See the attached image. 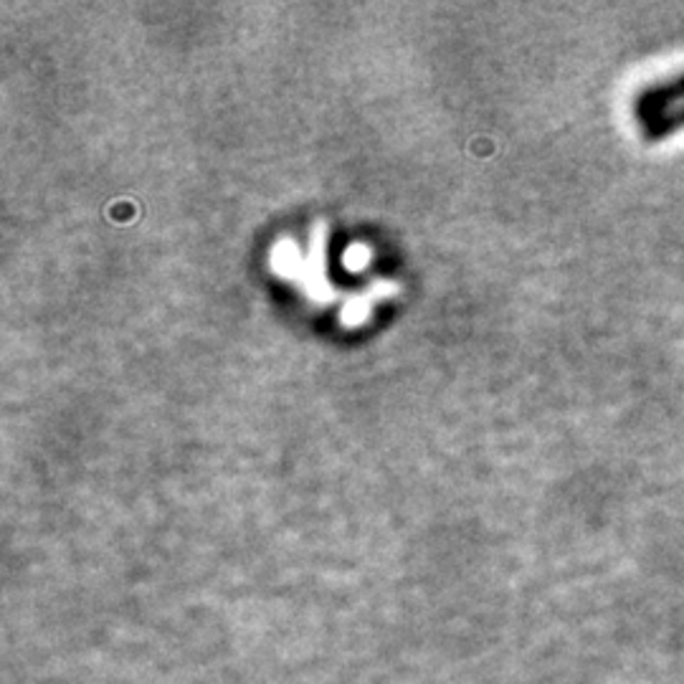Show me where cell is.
Instances as JSON below:
<instances>
[{"label": "cell", "mask_w": 684, "mask_h": 684, "mask_svg": "<svg viewBox=\"0 0 684 684\" xmlns=\"http://www.w3.org/2000/svg\"><path fill=\"white\" fill-rule=\"evenodd\" d=\"M396 295H398V285L391 279H375L373 285H367L357 295H350L345 302H342V310H340L342 328H357V324L367 322L375 304Z\"/></svg>", "instance_id": "3"}, {"label": "cell", "mask_w": 684, "mask_h": 684, "mask_svg": "<svg viewBox=\"0 0 684 684\" xmlns=\"http://www.w3.org/2000/svg\"><path fill=\"white\" fill-rule=\"evenodd\" d=\"M634 117L646 140L660 142L684 127V72L646 84L634 99Z\"/></svg>", "instance_id": "2"}, {"label": "cell", "mask_w": 684, "mask_h": 684, "mask_svg": "<svg viewBox=\"0 0 684 684\" xmlns=\"http://www.w3.org/2000/svg\"><path fill=\"white\" fill-rule=\"evenodd\" d=\"M342 261H345V267L350 271H363L367 264H371V252H367L363 244H355V246H350V249L345 252V256H342Z\"/></svg>", "instance_id": "4"}, {"label": "cell", "mask_w": 684, "mask_h": 684, "mask_svg": "<svg viewBox=\"0 0 684 684\" xmlns=\"http://www.w3.org/2000/svg\"><path fill=\"white\" fill-rule=\"evenodd\" d=\"M328 224L318 221L310 236V252L299 254L292 238H279L271 249V271L279 279H289L302 289V295L314 304H330L338 299L335 287L328 279Z\"/></svg>", "instance_id": "1"}]
</instances>
